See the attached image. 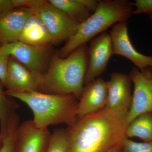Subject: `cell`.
<instances>
[{
	"instance_id": "cell-1",
	"label": "cell",
	"mask_w": 152,
	"mask_h": 152,
	"mask_svg": "<svg viewBox=\"0 0 152 152\" xmlns=\"http://www.w3.org/2000/svg\"><path fill=\"white\" fill-rule=\"evenodd\" d=\"M129 110L105 107L77 118L66 128L68 152L121 150L126 137Z\"/></svg>"
},
{
	"instance_id": "cell-2",
	"label": "cell",
	"mask_w": 152,
	"mask_h": 152,
	"mask_svg": "<svg viewBox=\"0 0 152 152\" xmlns=\"http://www.w3.org/2000/svg\"><path fill=\"white\" fill-rule=\"evenodd\" d=\"M88 66V49L86 45L79 47L66 58L54 55L43 77L39 92L72 95L80 99L84 88Z\"/></svg>"
},
{
	"instance_id": "cell-3",
	"label": "cell",
	"mask_w": 152,
	"mask_h": 152,
	"mask_svg": "<svg viewBox=\"0 0 152 152\" xmlns=\"http://www.w3.org/2000/svg\"><path fill=\"white\" fill-rule=\"evenodd\" d=\"M26 104L33 114V122L37 127L45 129L50 125L64 124L68 126L77 118L79 100L72 95L53 94L39 91H5Z\"/></svg>"
},
{
	"instance_id": "cell-4",
	"label": "cell",
	"mask_w": 152,
	"mask_h": 152,
	"mask_svg": "<svg viewBox=\"0 0 152 152\" xmlns=\"http://www.w3.org/2000/svg\"><path fill=\"white\" fill-rule=\"evenodd\" d=\"M134 8L133 2L127 0L98 1L96 10L80 23L75 34L66 41L58 55L66 58L115 24L127 22Z\"/></svg>"
},
{
	"instance_id": "cell-5",
	"label": "cell",
	"mask_w": 152,
	"mask_h": 152,
	"mask_svg": "<svg viewBox=\"0 0 152 152\" xmlns=\"http://www.w3.org/2000/svg\"><path fill=\"white\" fill-rule=\"evenodd\" d=\"M33 9L48 31L51 43L67 41L75 34L80 24L52 5L48 1L42 0Z\"/></svg>"
},
{
	"instance_id": "cell-6",
	"label": "cell",
	"mask_w": 152,
	"mask_h": 152,
	"mask_svg": "<svg viewBox=\"0 0 152 152\" xmlns=\"http://www.w3.org/2000/svg\"><path fill=\"white\" fill-rule=\"evenodd\" d=\"M47 46H36L18 41L2 45L0 55L12 57L34 73L44 75L48 63Z\"/></svg>"
},
{
	"instance_id": "cell-7",
	"label": "cell",
	"mask_w": 152,
	"mask_h": 152,
	"mask_svg": "<svg viewBox=\"0 0 152 152\" xmlns=\"http://www.w3.org/2000/svg\"><path fill=\"white\" fill-rule=\"evenodd\" d=\"M134 84L132 101L128 113V123L141 114L152 113V69L140 70L133 67L129 74Z\"/></svg>"
},
{
	"instance_id": "cell-8",
	"label": "cell",
	"mask_w": 152,
	"mask_h": 152,
	"mask_svg": "<svg viewBox=\"0 0 152 152\" xmlns=\"http://www.w3.org/2000/svg\"><path fill=\"white\" fill-rule=\"evenodd\" d=\"M90 41L85 86L103 73L106 70L110 58L114 55L111 39L109 33L104 32Z\"/></svg>"
},
{
	"instance_id": "cell-9",
	"label": "cell",
	"mask_w": 152,
	"mask_h": 152,
	"mask_svg": "<svg viewBox=\"0 0 152 152\" xmlns=\"http://www.w3.org/2000/svg\"><path fill=\"white\" fill-rule=\"evenodd\" d=\"M109 34L111 39L113 55L126 58L140 70L148 68L152 69V56L142 54L135 48L129 37L127 22L115 24Z\"/></svg>"
},
{
	"instance_id": "cell-10",
	"label": "cell",
	"mask_w": 152,
	"mask_h": 152,
	"mask_svg": "<svg viewBox=\"0 0 152 152\" xmlns=\"http://www.w3.org/2000/svg\"><path fill=\"white\" fill-rule=\"evenodd\" d=\"M51 134L48 128L37 127L32 120L19 125L15 140V152H46Z\"/></svg>"
},
{
	"instance_id": "cell-11",
	"label": "cell",
	"mask_w": 152,
	"mask_h": 152,
	"mask_svg": "<svg viewBox=\"0 0 152 152\" xmlns=\"http://www.w3.org/2000/svg\"><path fill=\"white\" fill-rule=\"evenodd\" d=\"M43 75H37L10 57L5 87L17 92L39 91Z\"/></svg>"
},
{
	"instance_id": "cell-12",
	"label": "cell",
	"mask_w": 152,
	"mask_h": 152,
	"mask_svg": "<svg viewBox=\"0 0 152 152\" xmlns=\"http://www.w3.org/2000/svg\"><path fill=\"white\" fill-rule=\"evenodd\" d=\"M107 81L97 78L84 88L81 96L79 100L77 118L94 113L105 107L107 101Z\"/></svg>"
},
{
	"instance_id": "cell-13",
	"label": "cell",
	"mask_w": 152,
	"mask_h": 152,
	"mask_svg": "<svg viewBox=\"0 0 152 152\" xmlns=\"http://www.w3.org/2000/svg\"><path fill=\"white\" fill-rule=\"evenodd\" d=\"M132 83L129 75L115 72L108 81V96L105 107L111 110L130 109L132 101Z\"/></svg>"
},
{
	"instance_id": "cell-14",
	"label": "cell",
	"mask_w": 152,
	"mask_h": 152,
	"mask_svg": "<svg viewBox=\"0 0 152 152\" xmlns=\"http://www.w3.org/2000/svg\"><path fill=\"white\" fill-rule=\"evenodd\" d=\"M34 12L32 8L17 7L0 15V44L18 42L26 22Z\"/></svg>"
},
{
	"instance_id": "cell-15",
	"label": "cell",
	"mask_w": 152,
	"mask_h": 152,
	"mask_svg": "<svg viewBox=\"0 0 152 152\" xmlns=\"http://www.w3.org/2000/svg\"><path fill=\"white\" fill-rule=\"evenodd\" d=\"M18 41L36 46H47L51 43L48 31L34 11L26 22Z\"/></svg>"
},
{
	"instance_id": "cell-16",
	"label": "cell",
	"mask_w": 152,
	"mask_h": 152,
	"mask_svg": "<svg viewBox=\"0 0 152 152\" xmlns=\"http://www.w3.org/2000/svg\"><path fill=\"white\" fill-rule=\"evenodd\" d=\"M49 2L68 16L80 23L94 12L98 6L96 0H49Z\"/></svg>"
},
{
	"instance_id": "cell-17",
	"label": "cell",
	"mask_w": 152,
	"mask_h": 152,
	"mask_svg": "<svg viewBox=\"0 0 152 152\" xmlns=\"http://www.w3.org/2000/svg\"><path fill=\"white\" fill-rule=\"evenodd\" d=\"M125 135L127 138L137 137L144 142H152V113L139 115L129 123Z\"/></svg>"
},
{
	"instance_id": "cell-18",
	"label": "cell",
	"mask_w": 152,
	"mask_h": 152,
	"mask_svg": "<svg viewBox=\"0 0 152 152\" xmlns=\"http://www.w3.org/2000/svg\"><path fill=\"white\" fill-rule=\"evenodd\" d=\"M18 123V117L13 113L10 119L7 132L1 137L0 152H15V140Z\"/></svg>"
},
{
	"instance_id": "cell-19",
	"label": "cell",
	"mask_w": 152,
	"mask_h": 152,
	"mask_svg": "<svg viewBox=\"0 0 152 152\" xmlns=\"http://www.w3.org/2000/svg\"><path fill=\"white\" fill-rule=\"evenodd\" d=\"M4 86L0 81V136L5 134L8 129L12 111L10 104L3 90Z\"/></svg>"
},
{
	"instance_id": "cell-20",
	"label": "cell",
	"mask_w": 152,
	"mask_h": 152,
	"mask_svg": "<svg viewBox=\"0 0 152 152\" xmlns=\"http://www.w3.org/2000/svg\"><path fill=\"white\" fill-rule=\"evenodd\" d=\"M46 152H68L65 129H57L52 133Z\"/></svg>"
},
{
	"instance_id": "cell-21",
	"label": "cell",
	"mask_w": 152,
	"mask_h": 152,
	"mask_svg": "<svg viewBox=\"0 0 152 152\" xmlns=\"http://www.w3.org/2000/svg\"><path fill=\"white\" fill-rule=\"evenodd\" d=\"M121 152H152V142H138L126 137Z\"/></svg>"
},
{
	"instance_id": "cell-22",
	"label": "cell",
	"mask_w": 152,
	"mask_h": 152,
	"mask_svg": "<svg viewBox=\"0 0 152 152\" xmlns=\"http://www.w3.org/2000/svg\"><path fill=\"white\" fill-rule=\"evenodd\" d=\"M133 4V14H146L152 23V0H135Z\"/></svg>"
},
{
	"instance_id": "cell-23",
	"label": "cell",
	"mask_w": 152,
	"mask_h": 152,
	"mask_svg": "<svg viewBox=\"0 0 152 152\" xmlns=\"http://www.w3.org/2000/svg\"><path fill=\"white\" fill-rule=\"evenodd\" d=\"M10 57L0 55V81L5 86Z\"/></svg>"
},
{
	"instance_id": "cell-24",
	"label": "cell",
	"mask_w": 152,
	"mask_h": 152,
	"mask_svg": "<svg viewBox=\"0 0 152 152\" xmlns=\"http://www.w3.org/2000/svg\"><path fill=\"white\" fill-rule=\"evenodd\" d=\"M14 8L12 0H0V15Z\"/></svg>"
},
{
	"instance_id": "cell-25",
	"label": "cell",
	"mask_w": 152,
	"mask_h": 152,
	"mask_svg": "<svg viewBox=\"0 0 152 152\" xmlns=\"http://www.w3.org/2000/svg\"><path fill=\"white\" fill-rule=\"evenodd\" d=\"M110 152H121V150L118 149L114 150Z\"/></svg>"
}]
</instances>
